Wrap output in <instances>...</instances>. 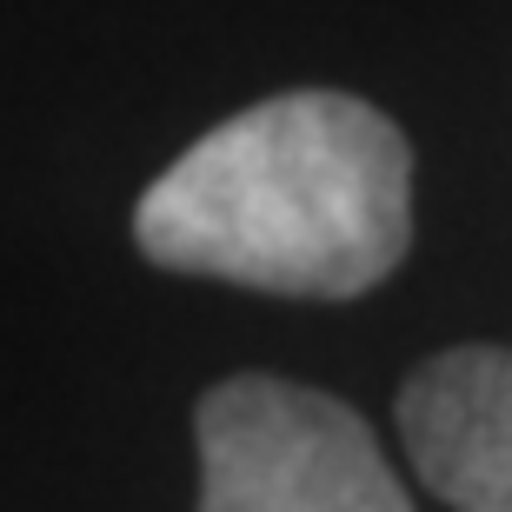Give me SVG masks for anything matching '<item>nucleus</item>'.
<instances>
[{
	"mask_svg": "<svg viewBox=\"0 0 512 512\" xmlns=\"http://www.w3.org/2000/svg\"><path fill=\"white\" fill-rule=\"evenodd\" d=\"M200 512H413L346 399L273 373L220 380L200 413Z\"/></svg>",
	"mask_w": 512,
	"mask_h": 512,
	"instance_id": "2",
	"label": "nucleus"
},
{
	"mask_svg": "<svg viewBox=\"0 0 512 512\" xmlns=\"http://www.w3.org/2000/svg\"><path fill=\"white\" fill-rule=\"evenodd\" d=\"M399 439L453 512H512V353L446 346L399 386Z\"/></svg>",
	"mask_w": 512,
	"mask_h": 512,
	"instance_id": "3",
	"label": "nucleus"
},
{
	"mask_svg": "<svg viewBox=\"0 0 512 512\" xmlns=\"http://www.w3.org/2000/svg\"><path fill=\"white\" fill-rule=\"evenodd\" d=\"M133 240L173 273L353 300L413 240L406 133L353 94H273L200 133L140 193Z\"/></svg>",
	"mask_w": 512,
	"mask_h": 512,
	"instance_id": "1",
	"label": "nucleus"
}]
</instances>
